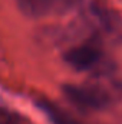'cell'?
<instances>
[{
	"mask_svg": "<svg viewBox=\"0 0 122 124\" xmlns=\"http://www.w3.org/2000/svg\"><path fill=\"white\" fill-rule=\"evenodd\" d=\"M42 107H43L45 113H46V114H47V116H49V117H50L56 124H73L72 121H70V118H68L61 110H58L56 107L50 105L49 102H43Z\"/></svg>",
	"mask_w": 122,
	"mask_h": 124,
	"instance_id": "5",
	"label": "cell"
},
{
	"mask_svg": "<svg viewBox=\"0 0 122 124\" xmlns=\"http://www.w3.org/2000/svg\"><path fill=\"white\" fill-rule=\"evenodd\" d=\"M65 61L76 71H93L105 65V54L101 43L92 39L70 48L65 54Z\"/></svg>",
	"mask_w": 122,
	"mask_h": 124,
	"instance_id": "2",
	"label": "cell"
},
{
	"mask_svg": "<svg viewBox=\"0 0 122 124\" xmlns=\"http://www.w3.org/2000/svg\"><path fill=\"white\" fill-rule=\"evenodd\" d=\"M79 1L81 0H50L52 12H58V13L68 12V10L73 9Z\"/></svg>",
	"mask_w": 122,
	"mask_h": 124,
	"instance_id": "6",
	"label": "cell"
},
{
	"mask_svg": "<svg viewBox=\"0 0 122 124\" xmlns=\"http://www.w3.org/2000/svg\"><path fill=\"white\" fill-rule=\"evenodd\" d=\"M0 124H23L22 118L7 110H0Z\"/></svg>",
	"mask_w": 122,
	"mask_h": 124,
	"instance_id": "7",
	"label": "cell"
},
{
	"mask_svg": "<svg viewBox=\"0 0 122 124\" xmlns=\"http://www.w3.org/2000/svg\"><path fill=\"white\" fill-rule=\"evenodd\" d=\"M99 32L114 42L122 40V19L114 12L102 10L98 16Z\"/></svg>",
	"mask_w": 122,
	"mask_h": 124,
	"instance_id": "3",
	"label": "cell"
},
{
	"mask_svg": "<svg viewBox=\"0 0 122 124\" xmlns=\"http://www.w3.org/2000/svg\"><path fill=\"white\" fill-rule=\"evenodd\" d=\"M65 95L81 110H102L122 97V84L115 79H95L85 84L66 85Z\"/></svg>",
	"mask_w": 122,
	"mask_h": 124,
	"instance_id": "1",
	"label": "cell"
},
{
	"mask_svg": "<svg viewBox=\"0 0 122 124\" xmlns=\"http://www.w3.org/2000/svg\"><path fill=\"white\" fill-rule=\"evenodd\" d=\"M20 10L29 16H42L52 12L50 0H16Z\"/></svg>",
	"mask_w": 122,
	"mask_h": 124,
	"instance_id": "4",
	"label": "cell"
}]
</instances>
